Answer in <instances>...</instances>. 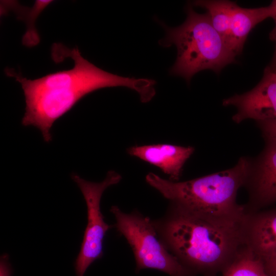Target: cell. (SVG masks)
I'll list each match as a JSON object with an SVG mask.
<instances>
[{
  "mask_svg": "<svg viewBox=\"0 0 276 276\" xmlns=\"http://www.w3.org/2000/svg\"><path fill=\"white\" fill-rule=\"evenodd\" d=\"M59 45L54 49L60 51L64 57L72 58L74 62L72 68L34 80L22 77L13 68L5 69L6 75L15 78L24 91L26 111L22 124L37 127L45 142L52 140L51 130L54 122L82 98L96 90L126 87L138 93L143 103L149 102L155 95V80L125 77L109 73L84 58L77 48L71 50Z\"/></svg>",
  "mask_w": 276,
  "mask_h": 276,
  "instance_id": "cell-1",
  "label": "cell"
},
{
  "mask_svg": "<svg viewBox=\"0 0 276 276\" xmlns=\"http://www.w3.org/2000/svg\"><path fill=\"white\" fill-rule=\"evenodd\" d=\"M152 222L168 250L195 275L222 273L245 245L242 222H214L171 204L165 216Z\"/></svg>",
  "mask_w": 276,
  "mask_h": 276,
  "instance_id": "cell-2",
  "label": "cell"
},
{
  "mask_svg": "<svg viewBox=\"0 0 276 276\" xmlns=\"http://www.w3.org/2000/svg\"><path fill=\"white\" fill-rule=\"evenodd\" d=\"M251 162L241 157L229 169L185 181L150 172L146 181L178 209L214 222L237 224L246 214L244 205L237 202V193L245 185Z\"/></svg>",
  "mask_w": 276,
  "mask_h": 276,
  "instance_id": "cell-3",
  "label": "cell"
},
{
  "mask_svg": "<svg viewBox=\"0 0 276 276\" xmlns=\"http://www.w3.org/2000/svg\"><path fill=\"white\" fill-rule=\"evenodd\" d=\"M186 13L185 21L176 27L159 21L166 35L158 43L164 48L176 47L177 57L170 73L189 83L195 74L204 70L219 73L235 62L236 56L213 28L207 13H198L191 5L187 6Z\"/></svg>",
  "mask_w": 276,
  "mask_h": 276,
  "instance_id": "cell-4",
  "label": "cell"
},
{
  "mask_svg": "<svg viewBox=\"0 0 276 276\" xmlns=\"http://www.w3.org/2000/svg\"><path fill=\"white\" fill-rule=\"evenodd\" d=\"M110 211L116 219L114 226L133 251L137 272L153 269L170 276H195L168 250L149 218L138 212L125 213L116 205Z\"/></svg>",
  "mask_w": 276,
  "mask_h": 276,
  "instance_id": "cell-5",
  "label": "cell"
},
{
  "mask_svg": "<svg viewBox=\"0 0 276 276\" xmlns=\"http://www.w3.org/2000/svg\"><path fill=\"white\" fill-rule=\"evenodd\" d=\"M72 178L80 189L87 206V223L74 265L76 275L84 276L89 266L102 258L104 237L112 227L105 222L101 211L102 194L109 187L118 183L122 176L114 171H110L100 182L86 180L75 173L72 174Z\"/></svg>",
  "mask_w": 276,
  "mask_h": 276,
  "instance_id": "cell-6",
  "label": "cell"
},
{
  "mask_svg": "<svg viewBox=\"0 0 276 276\" xmlns=\"http://www.w3.org/2000/svg\"><path fill=\"white\" fill-rule=\"evenodd\" d=\"M265 145L258 157L252 159L244 187L248 199L245 213H252L276 203V139L264 137Z\"/></svg>",
  "mask_w": 276,
  "mask_h": 276,
  "instance_id": "cell-7",
  "label": "cell"
},
{
  "mask_svg": "<svg viewBox=\"0 0 276 276\" xmlns=\"http://www.w3.org/2000/svg\"><path fill=\"white\" fill-rule=\"evenodd\" d=\"M222 105L236 107L232 117L236 123L247 119L256 122L276 119V79L265 70L262 80L254 88L223 100Z\"/></svg>",
  "mask_w": 276,
  "mask_h": 276,
  "instance_id": "cell-8",
  "label": "cell"
},
{
  "mask_svg": "<svg viewBox=\"0 0 276 276\" xmlns=\"http://www.w3.org/2000/svg\"><path fill=\"white\" fill-rule=\"evenodd\" d=\"M244 244L263 262L276 257V208L245 214L242 223Z\"/></svg>",
  "mask_w": 276,
  "mask_h": 276,
  "instance_id": "cell-9",
  "label": "cell"
},
{
  "mask_svg": "<svg viewBox=\"0 0 276 276\" xmlns=\"http://www.w3.org/2000/svg\"><path fill=\"white\" fill-rule=\"evenodd\" d=\"M195 149L168 144L132 146L128 153L159 168L169 176L170 180L178 181L186 161Z\"/></svg>",
  "mask_w": 276,
  "mask_h": 276,
  "instance_id": "cell-10",
  "label": "cell"
},
{
  "mask_svg": "<svg viewBox=\"0 0 276 276\" xmlns=\"http://www.w3.org/2000/svg\"><path fill=\"white\" fill-rule=\"evenodd\" d=\"M276 14V0L270 5L256 8H244L236 5L231 24L229 43L236 56L242 51L246 38L256 25L268 18H273Z\"/></svg>",
  "mask_w": 276,
  "mask_h": 276,
  "instance_id": "cell-11",
  "label": "cell"
},
{
  "mask_svg": "<svg viewBox=\"0 0 276 276\" xmlns=\"http://www.w3.org/2000/svg\"><path fill=\"white\" fill-rule=\"evenodd\" d=\"M194 5L206 10L213 28L229 48L232 20L237 4L229 1L202 0L195 1Z\"/></svg>",
  "mask_w": 276,
  "mask_h": 276,
  "instance_id": "cell-12",
  "label": "cell"
},
{
  "mask_svg": "<svg viewBox=\"0 0 276 276\" xmlns=\"http://www.w3.org/2000/svg\"><path fill=\"white\" fill-rule=\"evenodd\" d=\"M52 1H36L31 8L20 5L17 2H3L4 6L15 12L17 17L24 20L27 25V31L22 37V43L27 47L36 45L39 42L40 38L35 28V23L40 12Z\"/></svg>",
  "mask_w": 276,
  "mask_h": 276,
  "instance_id": "cell-13",
  "label": "cell"
},
{
  "mask_svg": "<svg viewBox=\"0 0 276 276\" xmlns=\"http://www.w3.org/2000/svg\"><path fill=\"white\" fill-rule=\"evenodd\" d=\"M221 273L222 276H268L263 262L245 245Z\"/></svg>",
  "mask_w": 276,
  "mask_h": 276,
  "instance_id": "cell-14",
  "label": "cell"
},
{
  "mask_svg": "<svg viewBox=\"0 0 276 276\" xmlns=\"http://www.w3.org/2000/svg\"><path fill=\"white\" fill-rule=\"evenodd\" d=\"M264 137L276 139V119L257 121Z\"/></svg>",
  "mask_w": 276,
  "mask_h": 276,
  "instance_id": "cell-15",
  "label": "cell"
},
{
  "mask_svg": "<svg viewBox=\"0 0 276 276\" xmlns=\"http://www.w3.org/2000/svg\"><path fill=\"white\" fill-rule=\"evenodd\" d=\"M12 268L9 261V255L3 254L0 259V276H11Z\"/></svg>",
  "mask_w": 276,
  "mask_h": 276,
  "instance_id": "cell-16",
  "label": "cell"
},
{
  "mask_svg": "<svg viewBox=\"0 0 276 276\" xmlns=\"http://www.w3.org/2000/svg\"><path fill=\"white\" fill-rule=\"evenodd\" d=\"M273 19L274 20L275 25L273 29L269 34V38L275 42V52L270 65L266 68L274 71H276V14Z\"/></svg>",
  "mask_w": 276,
  "mask_h": 276,
  "instance_id": "cell-17",
  "label": "cell"
},
{
  "mask_svg": "<svg viewBox=\"0 0 276 276\" xmlns=\"http://www.w3.org/2000/svg\"><path fill=\"white\" fill-rule=\"evenodd\" d=\"M268 276H276V257L263 262Z\"/></svg>",
  "mask_w": 276,
  "mask_h": 276,
  "instance_id": "cell-18",
  "label": "cell"
},
{
  "mask_svg": "<svg viewBox=\"0 0 276 276\" xmlns=\"http://www.w3.org/2000/svg\"><path fill=\"white\" fill-rule=\"evenodd\" d=\"M265 70L270 72L271 73V74L273 75V76L276 79V71H272L267 69L266 68H265Z\"/></svg>",
  "mask_w": 276,
  "mask_h": 276,
  "instance_id": "cell-19",
  "label": "cell"
}]
</instances>
